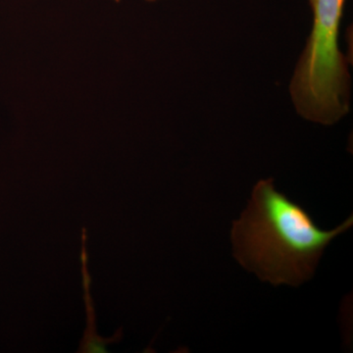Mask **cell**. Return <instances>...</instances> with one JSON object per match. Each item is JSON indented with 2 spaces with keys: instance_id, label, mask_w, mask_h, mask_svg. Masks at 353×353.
<instances>
[{
  "instance_id": "7a4b0ae2",
  "label": "cell",
  "mask_w": 353,
  "mask_h": 353,
  "mask_svg": "<svg viewBox=\"0 0 353 353\" xmlns=\"http://www.w3.org/2000/svg\"><path fill=\"white\" fill-rule=\"evenodd\" d=\"M312 28L294 68L290 94L297 114L332 126L350 110V60L339 44L345 0H308Z\"/></svg>"
},
{
  "instance_id": "6da1fadb",
  "label": "cell",
  "mask_w": 353,
  "mask_h": 353,
  "mask_svg": "<svg viewBox=\"0 0 353 353\" xmlns=\"http://www.w3.org/2000/svg\"><path fill=\"white\" fill-rule=\"evenodd\" d=\"M352 225L350 216L336 229H320L303 206L276 190L273 179H265L234 222V256L263 282L299 287L313 277L331 241Z\"/></svg>"
},
{
  "instance_id": "3957f363",
  "label": "cell",
  "mask_w": 353,
  "mask_h": 353,
  "mask_svg": "<svg viewBox=\"0 0 353 353\" xmlns=\"http://www.w3.org/2000/svg\"><path fill=\"white\" fill-rule=\"evenodd\" d=\"M82 252H81V260H82V277L83 287V299H85V309H87L88 326L81 340L80 348L78 352L83 353H106L108 352V345L110 343H118L122 339V329H119L115 336L112 338L104 339L97 334V314H95L94 303L90 294V279L88 272V254L87 252V231L83 229L82 234Z\"/></svg>"
},
{
  "instance_id": "277c9868",
  "label": "cell",
  "mask_w": 353,
  "mask_h": 353,
  "mask_svg": "<svg viewBox=\"0 0 353 353\" xmlns=\"http://www.w3.org/2000/svg\"><path fill=\"white\" fill-rule=\"evenodd\" d=\"M145 1H148V2H157V1H158V0H145Z\"/></svg>"
},
{
  "instance_id": "5b68a950",
  "label": "cell",
  "mask_w": 353,
  "mask_h": 353,
  "mask_svg": "<svg viewBox=\"0 0 353 353\" xmlns=\"http://www.w3.org/2000/svg\"><path fill=\"white\" fill-rule=\"evenodd\" d=\"M115 1H121V0H115Z\"/></svg>"
}]
</instances>
